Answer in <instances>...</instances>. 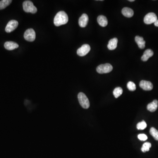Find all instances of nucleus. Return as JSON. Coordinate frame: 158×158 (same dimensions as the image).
Returning a JSON list of instances; mask_svg holds the SVG:
<instances>
[{"instance_id":"aec40b11","label":"nucleus","mask_w":158,"mask_h":158,"mask_svg":"<svg viewBox=\"0 0 158 158\" xmlns=\"http://www.w3.org/2000/svg\"><path fill=\"white\" fill-rule=\"evenodd\" d=\"M150 133L154 139L158 140V131L154 127H152L150 130Z\"/></svg>"},{"instance_id":"7ed1b4c3","label":"nucleus","mask_w":158,"mask_h":158,"mask_svg":"<svg viewBox=\"0 0 158 158\" xmlns=\"http://www.w3.org/2000/svg\"><path fill=\"white\" fill-rule=\"evenodd\" d=\"M78 99L80 104L83 109H87L90 107V102L86 95L82 92H80L78 95Z\"/></svg>"},{"instance_id":"a878e982","label":"nucleus","mask_w":158,"mask_h":158,"mask_svg":"<svg viewBox=\"0 0 158 158\" xmlns=\"http://www.w3.org/2000/svg\"><path fill=\"white\" fill-rule=\"evenodd\" d=\"M129 1L130 2H133L134 1V0H129Z\"/></svg>"},{"instance_id":"2eb2a0df","label":"nucleus","mask_w":158,"mask_h":158,"mask_svg":"<svg viewBox=\"0 0 158 158\" xmlns=\"http://www.w3.org/2000/svg\"><path fill=\"white\" fill-rule=\"evenodd\" d=\"M122 13L124 16L127 18L131 17L134 14L133 10L127 7L123 8L122 10Z\"/></svg>"},{"instance_id":"dca6fc26","label":"nucleus","mask_w":158,"mask_h":158,"mask_svg":"<svg viewBox=\"0 0 158 158\" xmlns=\"http://www.w3.org/2000/svg\"><path fill=\"white\" fill-rule=\"evenodd\" d=\"M135 40L138 44L139 47L140 49H144L145 46V41L142 37L137 36L135 38Z\"/></svg>"},{"instance_id":"4468645a","label":"nucleus","mask_w":158,"mask_h":158,"mask_svg":"<svg viewBox=\"0 0 158 158\" xmlns=\"http://www.w3.org/2000/svg\"><path fill=\"white\" fill-rule=\"evenodd\" d=\"M97 23L102 27H105L108 25V20L107 18L104 16H98L97 18Z\"/></svg>"},{"instance_id":"6ab92c4d","label":"nucleus","mask_w":158,"mask_h":158,"mask_svg":"<svg viewBox=\"0 0 158 158\" xmlns=\"http://www.w3.org/2000/svg\"><path fill=\"white\" fill-rule=\"evenodd\" d=\"M123 90L122 88L120 87H116L113 90V95L116 98H118V97L120 96L122 93H123Z\"/></svg>"},{"instance_id":"f8f14e48","label":"nucleus","mask_w":158,"mask_h":158,"mask_svg":"<svg viewBox=\"0 0 158 158\" xmlns=\"http://www.w3.org/2000/svg\"><path fill=\"white\" fill-rule=\"evenodd\" d=\"M153 51L151 49H147L144 52L143 55L141 57V60L144 61H147L150 57H152L153 55Z\"/></svg>"},{"instance_id":"393cba45","label":"nucleus","mask_w":158,"mask_h":158,"mask_svg":"<svg viewBox=\"0 0 158 158\" xmlns=\"http://www.w3.org/2000/svg\"><path fill=\"white\" fill-rule=\"evenodd\" d=\"M154 25L155 26L158 27V19L157 20V21H156V22H155V23H154Z\"/></svg>"},{"instance_id":"9b49d317","label":"nucleus","mask_w":158,"mask_h":158,"mask_svg":"<svg viewBox=\"0 0 158 158\" xmlns=\"http://www.w3.org/2000/svg\"><path fill=\"white\" fill-rule=\"evenodd\" d=\"M18 44H17L16 42L13 41H7L5 42L4 44V47L5 49L9 51L14 50L16 49L18 47Z\"/></svg>"},{"instance_id":"1a4fd4ad","label":"nucleus","mask_w":158,"mask_h":158,"mask_svg":"<svg viewBox=\"0 0 158 158\" xmlns=\"http://www.w3.org/2000/svg\"><path fill=\"white\" fill-rule=\"evenodd\" d=\"M140 87L145 90H151L153 89V85L151 82L141 80L140 83Z\"/></svg>"},{"instance_id":"ddd939ff","label":"nucleus","mask_w":158,"mask_h":158,"mask_svg":"<svg viewBox=\"0 0 158 158\" xmlns=\"http://www.w3.org/2000/svg\"><path fill=\"white\" fill-rule=\"evenodd\" d=\"M158 106V101L157 100H154L152 102L147 104V109L151 112H154L157 110Z\"/></svg>"},{"instance_id":"5701e85b","label":"nucleus","mask_w":158,"mask_h":158,"mask_svg":"<svg viewBox=\"0 0 158 158\" xmlns=\"http://www.w3.org/2000/svg\"><path fill=\"white\" fill-rule=\"evenodd\" d=\"M127 87L130 91H134L136 90V86L134 83L130 81L127 83Z\"/></svg>"},{"instance_id":"b1692460","label":"nucleus","mask_w":158,"mask_h":158,"mask_svg":"<svg viewBox=\"0 0 158 158\" xmlns=\"http://www.w3.org/2000/svg\"><path fill=\"white\" fill-rule=\"evenodd\" d=\"M138 138L140 140L145 141L147 139V136L145 134H140L138 135Z\"/></svg>"},{"instance_id":"f3484780","label":"nucleus","mask_w":158,"mask_h":158,"mask_svg":"<svg viewBox=\"0 0 158 158\" xmlns=\"http://www.w3.org/2000/svg\"><path fill=\"white\" fill-rule=\"evenodd\" d=\"M118 43V39L116 38L111 39L109 41L108 44V48L109 50H115L117 47Z\"/></svg>"},{"instance_id":"412c9836","label":"nucleus","mask_w":158,"mask_h":158,"mask_svg":"<svg viewBox=\"0 0 158 158\" xmlns=\"http://www.w3.org/2000/svg\"><path fill=\"white\" fill-rule=\"evenodd\" d=\"M152 146V145L149 142H145L144 143L141 147V151L143 152H145L149 151V149Z\"/></svg>"},{"instance_id":"6e6552de","label":"nucleus","mask_w":158,"mask_h":158,"mask_svg":"<svg viewBox=\"0 0 158 158\" xmlns=\"http://www.w3.org/2000/svg\"><path fill=\"white\" fill-rule=\"evenodd\" d=\"M90 50V46L87 44H84L77 50V54L79 56H84L87 54Z\"/></svg>"},{"instance_id":"f03ea898","label":"nucleus","mask_w":158,"mask_h":158,"mask_svg":"<svg viewBox=\"0 0 158 158\" xmlns=\"http://www.w3.org/2000/svg\"><path fill=\"white\" fill-rule=\"evenodd\" d=\"M23 8L25 12L32 14L37 12V8L34 6L33 3L30 1H25L23 3Z\"/></svg>"},{"instance_id":"39448f33","label":"nucleus","mask_w":158,"mask_h":158,"mask_svg":"<svg viewBox=\"0 0 158 158\" xmlns=\"http://www.w3.org/2000/svg\"><path fill=\"white\" fill-rule=\"evenodd\" d=\"M25 39L28 41L32 42L34 41L36 38V33L33 29H27L24 34Z\"/></svg>"},{"instance_id":"4be33fe9","label":"nucleus","mask_w":158,"mask_h":158,"mask_svg":"<svg viewBox=\"0 0 158 158\" xmlns=\"http://www.w3.org/2000/svg\"><path fill=\"white\" fill-rule=\"evenodd\" d=\"M147 127V124L145 121H142V122L138 123L137 125V128L138 130H144Z\"/></svg>"},{"instance_id":"9d476101","label":"nucleus","mask_w":158,"mask_h":158,"mask_svg":"<svg viewBox=\"0 0 158 158\" xmlns=\"http://www.w3.org/2000/svg\"><path fill=\"white\" fill-rule=\"evenodd\" d=\"M88 16L86 14H83L79 19V24L81 27H85L87 26L88 22Z\"/></svg>"},{"instance_id":"f257e3e1","label":"nucleus","mask_w":158,"mask_h":158,"mask_svg":"<svg viewBox=\"0 0 158 158\" xmlns=\"http://www.w3.org/2000/svg\"><path fill=\"white\" fill-rule=\"evenodd\" d=\"M68 20V16L65 11H59L54 17V23L55 26H59L66 24Z\"/></svg>"},{"instance_id":"20e7f679","label":"nucleus","mask_w":158,"mask_h":158,"mask_svg":"<svg viewBox=\"0 0 158 158\" xmlns=\"http://www.w3.org/2000/svg\"><path fill=\"white\" fill-rule=\"evenodd\" d=\"M113 67L109 63L101 64L97 67L96 68L97 73L100 74L107 73L112 71Z\"/></svg>"},{"instance_id":"a211bd4d","label":"nucleus","mask_w":158,"mask_h":158,"mask_svg":"<svg viewBox=\"0 0 158 158\" xmlns=\"http://www.w3.org/2000/svg\"><path fill=\"white\" fill-rule=\"evenodd\" d=\"M11 0H2L0 1V10L4 9L11 3Z\"/></svg>"},{"instance_id":"423d86ee","label":"nucleus","mask_w":158,"mask_h":158,"mask_svg":"<svg viewBox=\"0 0 158 158\" xmlns=\"http://www.w3.org/2000/svg\"><path fill=\"white\" fill-rule=\"evenodd\" d=\"M157 17L156 15L153 12H150L147 14L144 18V23L146 24H151L154 23L157 20Z\"/></svg>"},{"instance_id":"0eeeda50","label":"nucleus","mask_w":158,"mask_h":158,"mask_svg":"<svg viewBox=\"0 0 158 158\" xmlns=\"http://www.w3.org/2000/svg\"><path fill=\"white\" fill-rule=\"evenodd\" d=\"M18 22L16 20H11L7 24L5 27V31L8 33L11 32L16 29L18 26Z\"/></svg>"}]
</instances>
